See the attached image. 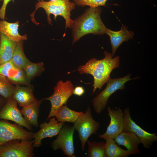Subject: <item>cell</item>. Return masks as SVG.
<instances>
[{"instance_id": "6da1fadb", "label": "cell", "mask_w": 157, "mask_h": 157, "mask_svg": "<svg viewBox=\"0 0 157 157\" xmlns=\"http://www.w3.org/2000/svg\"><path fill=\"white\" fill-rule=\"evenodd\" d=\"M105 57L101 60L92 58L84 65L79 66L77 70L81 74H86L92 75L94 78L93 88L92 94L96 90L99 91L110 78V75L112 70L119 66V57L113 58L111 54L104 51Z\"/></svg>"}, {"instance_id": "7a4b0ae2", "label": "cell", "mask_w": 157, "mask_h": 157, "mask_svg": "<svg viewBox=\"0 0 157 157\" xmlns=\"http://www.w3.org/2000/svg\"><path fill=\"white\" fill-rule=\"evenodd\" d=\"M101 8L99 7H90L73 20L71 27L73 44L88 34L102 35L105 33L106 27L101 18Z\"/></svg>"}, {"instance_id": "3957f363", "label": "cell", "mask_w": 157, "mask_h": 157, "mask_svg": "<svg viewBox=\"0 0 157 157\" xmlns=\"http://www.w3.org/2000/svg\"><path fill=\"white\" fill-rule=\"evenodd\" d=\"M35 10L30 15L31 20L34 24L38 25L39 24L35 20L34 15L36 11L39 8H43L47 15V19L50 24L52 25V20L50 17L51 14L53 15L55 20L57 16L63 17L65 21V29L71 28L73 20L70 18L71 12L74 9L76 4L70 0H51L49 1L44 0L36 3L35 6Z\"/></svg>"}, {"instance_id": "277c9868", "label": "cell", "mask_w": 157, "mask_h": 157, "mask_svg": "<svg viewBox=\"0 0 157 157\" xmlns=\"http://www.w3.org/2000/svg\"><path fill=\"white\" fill-rule=\"evenodd\" d=\"M131 74L122 77L112 79L106 82L105 88L92 99V103L94 110L98 114L103 112L107 105L109 98L116 91L125 89L124 84L127 81L138 78H131Z\"/></svg>"}, {"instance_id": "5b68a950", "label": "cell", "mask_w": 157, "mask_h": 157, "mask_svg": "<svg viewBox=\"0 0 157 157\" xmlns=\"http://www.w3.org/2000/svg\"><path fill=\"white\" fill-rule=\"evenodd\" d=\"M74 85L70 81L63 82L59 81L53 88V93L50 96L42 99L50 101L51 108L48 116V120L52 117H55L58 109L63 105H66L67 102L73 94Z\"/></svg>"}, {"instance_id": "8992f818", "label": "cell", "mask_w": 157, "mask_h": 157, "mask_svg": "<svg viewBox=\"0 0 157 157\" xmlns=\"http://www.w3.org/2000/svg\"><path fill=\"white\" fill-rule=\"evenodd\" d=\"M74 124V128L79 134L81 149L84 150L88 138L92 134L96 133L100 124L92 117L90 108L88 106L85 112L79 116Z\"/></svg>"}, {"instance_id": "52a82bcc", "label": "cell", "mask_w": 157, "mask_h": 157, "mask_svg": "<svg viewBox=\"0 0 157 157\" xmlns=\"http://www.w3.org/2000/svg\"><path fill=\"white\" fill-rule=\"evenodd\" d=\"M33 140H15L0 146V157H32Z\"/></svg>"}, {"instance_id": "ba28073f", "label": "cell", "mask_w": 157, "mask_h": 157, "mask_svg": "<svg viewBox=\"0 0 157 157\" xmlns=\"http://www.w3.org/2000/svg\"><path fill=\"white\" fill-rule=\"evenodd\" d=\"M22 126L16 123L11 124L6 120H0V146L12 140L33 139L34 133L25 130Z\"/></svg>"}, {"instance_id": "9c48e42d", "label": "cell", "mask_w": 157, "mask_h": 157, "mask_svg": "<svg viewBox=\"0 0 157 157\" xmlns=\"http://www.w3.org/2000/svg\"><path fill=\"white\" fill-rule=\"evenodd\" d=\"M123 114V131L135 133L139 138L144 148H150L153 143L157 141L156 133L147 132L137 124L131 118L129 107L125 109Z\"/></svg>"}, {"instance_id": "30bf717a", "label": "cell", "mask_w": 157, "mask_h": 157, "mask_svg": "<svg viewBox=\"0 0 157 157\" xmlns=\"http://www.w3.org/2000/svg\"><path fill=\"white\" fill-rule=\"evenodd\" d=\"M75 129L73 126H63L57 138L51 144L53 149H61L68 157H75L73 135Z\"/></svg>"}, {"instance_id": "8fae6325", "label": "cell", "mask_w": 157, "mask_h": 157, "mask_svg": "<svg viewBox=\"0 0 157 157\" xmlns=\"http://www.w3.org/2000/svg\"><path fill=\"white\" fill-rule=\"evenodd\" d=\"M107 110L110 122L105 132L99 135L105 140L114 139L122 132L124 127L123 112L120 107L114 108L108 106Z\"/></svg>"}, {"instance_id": "7c38bea8", "label": "cell", "mask_w": 157, "mask_h": 157, "mask_svg": "<svg viewBox=\"0 0 157 157\" xmlns=\"http://www.w3.org/2000/svg\"><path fill=\"white\" fill-rule=\"evenodd\" d=\"M17 104L12 97L6 99L0 110V119L13 121L24 127L28 130L32 131V127L27 123L22 116L21 110L17 107Z\"/></svg>"}, {"instance_id": "4fadbf2b", "label": "cell", "mask_w": 157, "mask_h": 157, "mask_svg": "<svg viewBox=\"0 0 157 157\" xmlns=\"http://www.w3.org/2000/svg\"><path fill=\"white\" fill-rule=\"evenodd\" d=\"M64 124V122H58L55 118L50 119L48 123L41 124L40 130L34 133L33 147H39L41 145L42 140L44 138H51L58 135Z\"/></svg>"}, {"instance_id": "5bb4252c", "label": "cell", "mask_w": 157, "mask_h": 157, "mask_svg": "<svg viewBox=\"0 0 157 157\" xmlns=\"http://www.w3.org/2000/svg\"><path fill=\"white\" fill-rule=\"evenodd\" d=\"M105 33L109 37L111 46L113 57L119 46L124 42L127 41L133 38L134 32L128 29L126 25H122L121 29L118 31H113L106 28Z\"/></svg>"}, {"instance_id": "9a60e30c", "label": "cell", "mask_w": 157, "mask_h": 157, "mask_svg": "<svg viewBox=\"0 0 157 157\" xmlns=\"http://www.w3.org/2000/svg\"><path fill=\"white\" fill-rule=\"evenodd\" d=\"M114 140L118 145L125 147L132 154L140 153L138 147L140 141L135 133L123 130Z\"/></svg>"}, {"instance_id": "2e32d148", "label": "cell", "mask_w": 157, "mask_h": 157, "mask_svg": "<svg viewBox=\"0 0 157 157\" xmlns=\"http://www.w3.org/2000/svg\"><path fill=\"white\" fill-rule=\"evenodd\" d=\"M33 92V87L30 85L26 86L17 85L12 97L19 106L23 107L37 100L34 97Z\"/></svg>"}, {"instance_id": "e0dca14e", "label": "cell", "mask_w": 157, "mask_h": 157, "mask_svg": "<svg viewBox=\"0 0 157 157\" xmlns=\"http://www.w3.org/2000/svg\"><path fill=\"white\" fill-rule=\"evenodd\" d=\"M17 42L0 33V65L11 60Z\"/></svg>"}, {"instance_id": "ac0fdd59", "label": "cell", "mask_w": 157, "mask_h": 157, "mask_svg": "<svg viewBox=\"0 0 157 157\" xmlns=\"http://www.w3.org/2000/svg\"><path fill=\"white\" fill-rule=\"evenodd\" d=\"M42 99L37 100L29 105L22 107L21 110L24 118L27 123L31 126L38 128V119L40 107Z\"/></svg>"}, {"instance_id": "d6986e66", "label": "cell", "mask_w": 157, "mask_h": 157, "mask_svg": "<svg viewBox=\"0 0 157 157\" xmlns=\"http://www.w3.org/2000/svg\"><path fill=\"white\" fill-rule=\"evenodd\" d=\"M19 26L18 21L11 23L5 20H0V33L5 35L11 40L15 42L26 40V34L22 35L19 33Z\"/></svg>"}, {"instance_id": "ffe728a7", "label": "cell", "mask_w": 157, "mask_h": 157, "mask_svg": "<svg viewBox=\"0 0 157 157\" xmlns=\"http://www.w3.org/2000/svg\"><path fill=\"white\" fill-rule=\"evenodd\" d=\"M83 113L72 110L66 105H63L57 110L55 117L59 122H70L73 124L79 116Z\"/></svg>"}, {"instance_id": "44dd1931", "label": "cell", "mask_w": 157, "mask_h": 157, "mask_svg": "<svg viewBox=\"0 0 157 157\" xmlns=\"http://www.w3.org/2000/svg\"><path fill=\"white\" fill-rule=\"evenodd\" d=\"M105 150L106 157H126L132 153L124 149L116 144L114 139L106 140Z\"/></svg>"}, {"instance_id": "7402d4cb", "label": "cell", "mask_w": 157, "mask_h": 157, "mask_svg": "<svg viewBox=\"0 0 157 157\" xmlns=\"http://www.w3.org/2000/svg\"><path fill=\"white\" fill-rule=\"evenodd\" d=\"M22 42V41L17 42L11 60L17 67L23 70L29 60L24 53Z\"/></svg>"}, {"instance_id": "603a6c76", "label": "cell", "mask_w": 157, "mask_h": 157, "mask_svg": "<svg viewBox=\"0 0 157 157\" xmlns=\"http://www.w3.org/2000/svg\"><path fill=\"white\" fill-rule=\"evenodd\" d=\"M88 146V157H106L104 142L87 141Z\"/></svg>"}, {"instance_id": "cb8c5ba5", "label": "cell", "mask_w": 157, "mask_h": 157, "mask_svg": "<svg viewBox=\"0 0 157 157\" xmlns=\"http://www.w3.org/2000/svg\"><path fill=\"white\" fill-rule=\"evenodd\" d=\"M45 70L42 62L33 63L30 61L23 69L27 78L31 81L40 75Z\"/></svg>"}, {"instance_id": "d4e9b609", "label": "cell", "mask_w": 157, "mask_h": 157, "mask_svg": "<svg viewBox=\"0 0 157 157\" xmlns=\"http://www.w3.org/2000/svg\"><path fill=\"white\" fill-rule=\"evenodd\" d=\"M15 87L4 76L0 75V95L6 100L12 97Z\"/></svg>"}, {"instance_id": "484cf974", "label": "cell", "mask_w": 157, "mask_h": 157, "mask_svg": "<svg viewBox=\"0 0 157 157\" xmlns=\"http://www.w3.org/2000/svg\"><path fill=\"white\" fill-rule=\"evenodd\" d=\"M108 0H73L76 5L84 7L88 6L95 8L105 5Z\"/></svg>"}, {"instance_id": "4316f807", "label": "cell", "mask_w": 157, "mask_h": 157, "mask_svg": "<svg viewBox=\"0 0 157 157\" xmlns=\"http://www.w3.org/2000/svg\"><path fill=\"white\" fill-rule=\"evenodd\" d=\"M0 1H3L2 5L0 8V18L2 20H4L7 5L10 1H14V0H0Z\"/></svg>"}, {"instance_id": "83f0119b", "label": "cell", "mask_w": 157, "mask_h": 157, "mask_svg": "<svg viewBox=\"0 0 157 157\" xmlns=\"http://www.w3.org/2000/svg\"><path fill=\"white\" fill-rule=\"evenodd\" d=\"M85 92V90L83 87L77 86L74 88L73 91V94L77 96H81L84 94Z\"/></svg>"}, {"instance_id": "f1b7e54d", "label": "cell", "mask_w": 157, "mask_h": 157, "mask_svg": "<svg viewBox=\"0 0 157 157\" xmlns=\"http://www.w3.org/2000/svg\"><path fill=\"white\" fill-rule=\"evenodd\" d=\"M4 100L3 99L0 97V110L4 104Z\"/></svg>"}, {"instance_id": "f546056e", "label": "cell", "mask_w": 157, "mask_h": 157, "mask_svg": "<svg viewBox=\"0 0 157 157\" xmlns=\"http://www.w3.org/2000/svg\"><path fill=\"white\" fill-rule=\"evenodd\" d=\"M38 1H44V0H37Z\"/></svg>"}]
</instances>
